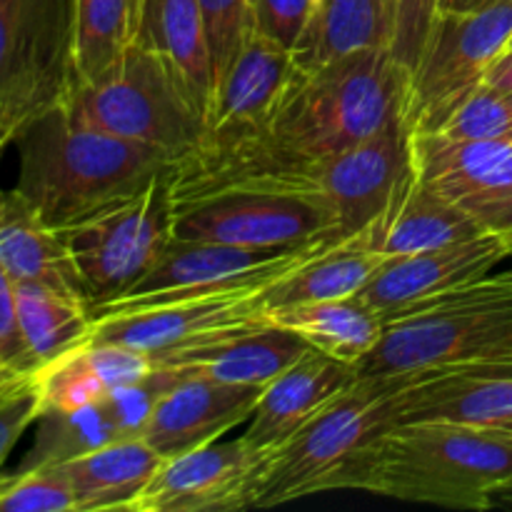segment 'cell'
Segmentation results:
<instances>
[{
    "mask_svg": "<svg viewBox=\"0 0 512 512\" xmlns=\"http://www.w3.org/2000/svg\"><path fill=\"white\" fill-rule=\"evenodd\" d=\"M18 190L58 233L138 195L170 165V155L70 120L55 108L15 138Z\"/></svg>",
    "mask_w": 512,
    "mask_h": 512,
    "instance_id": "1",
    "label": "cell"
},
{
    "mask_svg": "<svg viewBox=\"0 0 512 512\" xmlns=\"http://www.w3.org/2000/svg\"><path fill=\"white\" fill-rule=\"evenodd\" d=\"M512 483V440L495 428L418 420L390 428L370 448L350 490L440 505L453 510H493Z\"/></svg>",
    "mask_w": 512,
    "mask_h": 512,
    "instance_id": "2",
    "label": "cell"
},
{
    "mask_svg": "<svg viewBox=\"0 0 512 512\" xmlns=\"http://www.w3.org/2000/svg\"><path fill=\"white\" fill-rule=\"evenodd\" d=\"M408 98L410 73L393 53L365 50L318 68H295L265 130L285 155L315 165L405 115Z\"/></svg>",
    "mask_w": 512,
    "mask_h": 512,
    "instance_id": "3",
    "label": "cell"
},
{
    "mask_svg": "<svg viewBox=\"0 0 512 512\" xmlns=\"http://www.w3.org/2000/svg\"><path fill=\"white\" fill-rule=\"evenodd\" d=\"M415 375L358 378L283 448L263 460L250 508H275L330 490H350L375 443L400 425Z\"/></svg>",
    "mask_w": 512,
    "mask_h": 512,
    "instance_id": "4",
    "label": "cell"
},
{
    "mask_svg": "<svg viewBox=\"0 0 512 512\" xmlns=\"http://www.w3.org/2000/svg\"><path fill=\"white\" fill-rule=\"evenodd\" d=\"M512 355V268L398 310L358 378L415 375Z\"/></svg>",
    "mask_w": 512,
    "mask_h": 512,
    "instance_id": "5",
    "label": "cell"
},
{
    "mask_svg": "<svg viewBox=\"0 0 512 512\" xmlns=\"http://www.w3.org/2000/svg\"><path fill=\"white\" fill-rule=\"evenodd\" d=\"M70 120L170 155L188 153L205 133V115L185 95L168 65L128 43L110 68L78 83L65 100Z\"/></svg>",
    "mask_w": 512,
    "mask_h": 512,
    "instance_id": "6",
    "label": "cell"
},
{
    "mask_svg": "<svg viewBox=\"0 0 512 512\" xmlns=\"http://www.w3.org/2000/svg\"><path fill=\"white\" fill-rule=\"evenodd\" d=\"M78 83L75 0H0V128L20 133Z\"/></svg>",
    "mask_w": 512,
    "mask_h": 512,
    "instance_id": "7",
    "label": "cell"
},
{
    "mask_svg": "<svg viewBox=\"0 0 512 512\" xmlns=\"http://www.w3.org/2000/svg\"><path fill=\"white\" fill-rule=\"evenodd\" d=\"M165 170L130 200L63 233L88 310L128 293L173 238V198Z\"/></svg>",
    "mask_w": 512,
    "mask_h": 512,
    "instance_id": "8",
    "label": "cell"
},
{
    "mask_svg": "<svg viewBox=\"0 0 512 512\" xmlns=\"http://www.w3.org/2000/svg\"><path fill=\"white\" fill-rule=\"evenodd\" d=\"M512 38V0H488L465 13H440L410 75L405 118L413 133L443 128L460 100L478 88Z\"/></svg>",
    "mask_w": 512,
    "mask_h": 512,
    "instance_id": "9",
    "label": "cell"
},
{
    "mask_svg": "<svg viewBox=\"0 0 512 512\" xmlns=\"http://www.w3.org/2000/svg\"><path fill=\"white\" fill-rule=\"evenodd\" d=\"M333 235L293 248H248V245L175 240L165 245L153 268L120 298L90 308V318L148 308L190 295L215 293L233 285L280 280L335 243Z\"/></svg>",
    "mask_w": 512,
    "mask_h": 512,
    "instance_id": "10",
    "label": "cell"
},
{
    "mask_svg": "<svg viewBox=\"0 0 512 512\" xmlns=\"http://www.w3.org/2000/svg\"><path fill=\"white\" fill-rule=\"evenodd\" d=\"M340 238L338 213L320 190H270L223 195L173 210L175 240L293 248L315 238Z\"/></svg>",
    "mask_w": 512,
    "mask_h": 512,
    "instance_id": "11",
    "label": "cell"
},
{
    "mask_svg": "<svg viewBox=\"0 0 512 512\" xmlns=\"http://www.w3.org/2000/svg\"><path fill=\"white\" fill-rule=\"evenodd\" d=\"M273 283L275 280H260L148 308L100 315L93 318L90 340L128 345L158 360L218 335L265 323L268 313L263 308V293Z\"/></svg>",
    "mask_w": 512,
    "mask_h": 512,
    "instance_id": "12",
    "label": "cell"
},
{
    "mask_svg": "<svg viewBox=\"0 0 512 512\" xmlns=\"http://www.w3.org/2000/svg\"><path fill=\"white\" fill-rule=\"evenodd\" d=\"M413 175V128L405 115H395L370 138L315 163L320 190L338 213L340 238L383 223Z\"/></svg>",
    "mask_w": 512,
    "mask_h": 512,
    "instance_id": "13",
    "label": "cell"
},
{
    "mask_svg": "<svg viewBox=\"0 0 512 512\" xmlns=\"http://www.w3.org/2000/svg\"><path fill=\"white\" fill-rule=\"evenodd\" d=\"M415 175L512 245V140L413 133Z\"/></svg>",
    "mask_w": 512,
    "mask_h": 512,
    "instance_id": "14",
    "label": "cell"
},
{
    "mask_svg": "<svg viewBox=\"0 0 512 512\" xmlns=\"http://www.w3.org/2000/svg\"><path fill=\"white\" fill-rule=\"evenodd\" d=\"M263 458L243 438L215 440L160 463L130 512H233L250 508Z\"/></svg>",
    "mask_w": 512,
    "mask_h": 512,
    "instance_id": "15",
    "label": "cell"
},
{
    "mask_svg": "<svg viewBox=\"0 0 512 512\" xmlns=\"http://www.w3.org/2000/svg\"><path fill=\"white\" fill-rule=\"evenodd\" d=\"M260 393V385L220 383L205 375H178L150 410L143 428L145 443L163 458L215 443L228 430L248 423Z\"/></svg>",
    "mask_w": 512,
    "mask_h": 512,
    "instance_id": "16",
    "label": "cell"
},
{
    "mask_svg": "<svg viewBox=\"0 0 512 512\" xmlns=\"http://www.w3.org/2000/svg\"><path fill=\"white\" fill-rule=\"evenodd\" d=\"M175 378L178 373L155 365L145 380L115 390L113 395L90 408L78 413H43L35 420L38 430H35L33 448L25 455L20 470L65 463L100 445L143 435L155 400Z\"/></svg>",
    "mask_w": 512,
    "mask_h": 512,
    "instance_id": "17",
    "label": "cell"
},
{
    "mask_svg": "<svg viewBox=\"0 0 512 512\" xmlns=\"http://www.w3.org/2000/svg\"><path fill=\"white\" fill-rule=\"evenodd\" d=\"M508 258H512L508 240L483 233L445 248L390 258L360 295L388 320L408 305L490 275Z\"/></svg>",
    "mask_w": 512,
    "mask_h": 512,
    "instance_id": "18",
    "label": "cell"
},
{
    "mask_svg": "<svg viewBox=\"0 0 512 512\" xmlns=\"http://www.w3.org/2000/svg\"><path fill=\"white\" fill-rule=\"evenodd\" d=\"M418 420H445L478 428L512 423V355L415 373L400 423Z\"/></svg>",
    "mask_w": 512,
    "mask_h": 512,
    "instance_id": "19",
    "label": "cell"
},
{
    "mask_svg": "<svg viewBox=\"0 0 512 512\" xmlns=\"http://www.w3.org/2000/svg\"><path fill=\"white\" fill-rule=\"evenodd\" d=\"M355 380L358 373L353 365L310 348L265 385L240 438L255 455L270 458Z\"/></svg>",
    "mask_w": 512,
    "mask_h": 512,
    "instance_id": "20",
    "label": "cell"
},
{
    "mask_svg": "<svg viewBox=\"0 0 512 512\" xmlns=\"http://www.w3.org/2000/svg\"><path fill=\"white\" fill-rule=\"evenodd\" d=\"M308 350L310 345L293 330L265 320L250 328L218 335L200 345L175 350L155 360V365L178 375H205L220 383L265 388Z\"/></svg>",
    "mask_w": 512,
    "mask_h": 512,
    "instance_id": "21",
    "label": "cell"
},
{
    "mask_svg": "<svg viewBox=\"0 0 512 512\" xmlns=\"http://www.w3.org/2000/svg\"><path fill=\"white\" fill-rule=\"evenodd\" d=\"M293 70V53L255 30L215 83L203 135L220 138L265 128Z\"/></svg>",
    "mask_w": 512,
    "mask_h": 512,
    "instance_id": "22",
    "label": "cell"
},
{
    "mask_svg": "<svg viewBox=\"0 0 512 512\" xmlns=\"http://www.w3.org/2000/svg\"><path fill=\"white\" fill-rule=\"evenodd\" d=\"M130 43L163 60L195 108L208 118L215 70L198 0H138Z\"/></svg>",
    "mask_w": 512,
    "mask_h": 512,
    "instance_id": "23",
    "label": "cell"
},
{
    "mask_svg": "<svg viewBox=\"0 0 512 512\" xmlns=\"http://www.w3.org/2000/svg\"><path fill=\"white\" fill-rule=\"evenodd\" d=\"M0 265L13 283H40L85 300L65 235L50 228L18 190L0 195Z\"/></svg>",
    "mask_w": 512,
    "mask_h": 512,
    "instance_id": "24",
    "label": "cell"
},
{
    "mask_svg": "<svg viewBox=\"0 0 512 512\" xmlns=\"http://www.w3.org/2000/svg\"><path fill=\"white\" fill-rule=\"evenodd\" d=\"M380 253L375 225L360 233L340 238L320 250L315 258L295 268L285 278L275 280L263 293L265 313L290 308V305L335 300L345 295H358L373 275L388 263Z\"/></svg>",
    "mask_w": 512,
    "mask_h": 512,
    "instance_id": "25",
    "label": "cell"
},
{
    "mask_svg": "<svg viewBox=\"0 0 512 512\" xmlns=\"http://www.w3.org/2000/svg\"><path fill=\"white\" fill-rule=\"evenodd\" d=\"M163 455L143 435L115 440L65 460L78 512L128 510L158 473Z\"/></svg>",
    "mask_w": 512,
    "mask_h": 512,
    "instance_id": "26",
    "label": "cell"
},
{
    "mask_svg": "<svg viewBox=\"0 0 512 512\" xmlns=\"http://www.w3.org/2000/svg\"><path fill=\"white\" fill-rule=\"evenodd\" d=\"M393 25L395 0H318L293 48L295 68H318L365 50H390Z\"/></svg>",
    "mask_w": 512,
    "mask_h": 512,
    "instance_id": "27",
    "label": "cell"
},
{
    "mask_svg": "<svg viewBox=\"0 0 512 512\" xmlns=\"http://www.w3.org/2000/svg\"><path fill=\"white\" fill-rule=\"evenodd\" d=\"M268 320L280 328L293 330L313 350L353 368L373 353L385 333V318L360 293L290 305L268 313Z\"/></svg>",
    "mask_w": 512,
    "mask_h": 512,
    "instance_id": "28",
    "label": "cell"
},
{
    "mask_svg": "<svg viewBox=\"0 0 512 512\" xmlns=\"http://www.w3.org/2000/svg\"><path fill=\"white\" fill-rule=\"evenodd\" d=\"M385 258L425 253L488 233L465 210L413 175L383 223H375Z\"/></svg>",
    "mask_w": 512,
    "mask_h": 512,
    "instance_id": "29",
    "label": "cell"
},
{
    "mask_svg": "<svg viewBox=\"0 0 512 512\" xmlns=\"http://www.w3.org/2000/svg\"><path fill=\"white\" fill-rule=\"evenodd\" d=\"M20 333L38 370L88 343L93 333L88 303L40 283H15Z\"/></svg>",
    "mask_w": 512,
    "mask_h": 512,
    "instance_id": "30",
    "label": "cell"
},
{
    "mask_svg": "<svg viewBox=\"0 0 512 512\" xmlns=\"http://www.w3.org/2000/svg\"><path fill=\"white\" fill-rule=\"evenodd\" d=\"M135 8L138 0H75L78 83L98 78L118 60L133 38Z\"/></svg>",
    "mask_w": 512,
    "mask_h": 512,
    "instance_id": "31",
    "label": "cell"
},
{
    "mask_svg": "<svg viewBox=\"0 0 512 512\" xmlns=\"http://www.w3.org/2000/svg\"><path fill=\"white\" fill-rule=\"evenodd\" d=\"M35 385L43 400V413H78L113 395L90 358L88 343L43 365L35 373Z\"/></svg>",
    "mask_w": 512,
    "mask_h": 512,
    "instance_id": "32",
    "label": "cell"
},
{
    "mask_svg": "<svg viewBox=\"0 0 512 512\" xmlns=\"http://www.w3.org/2000/svg\"><path fill=\"white\" fill-rule=\"evenodd\" d=\"M0 512H78L63 463L0 475Z\"/></svg>",
    "mask_w": 512,
    "mask_h": 512,
    "instance_id": "33",
    "label": "cell"
},
{
    "mask_svg": "<svg viewBox=\"0 0 512 512\" xmlns=\"http://www.w3.org/2000/svg\"><path fill=\"white\" fill-rule=\"evenodd\" d=\"M440 133L463 140H512V93L480 83L460 100Z\"/></svg>",
    "mask_w": 512,
    "mask_h": 512,
    "instance_id": "34",
    "label": "cell"
},
{
    "mask_svg": "<svg viewBox=\"0 0 512 512\" xmlns=\"http://www.w3.org/2000/svg\"><path fill=\"white\" fill-rule=\"evenodd\" d=\"M213 55L215 83L255 33V0H198Z\"/></svg>",
    "mask_w": 512,
    "mask_h": 512,
    "instance_id": "35",
    "label": "cell"
},
{
    "mask_svg": "<svg viewBox=\"0 0 512 512\" xmlns=\"http://www.w3.org/2000/svg\"><path fill=\"white\" fill-rule=\"evenodd\" d=\"M38 373L15 308V283L0 265V395L30 383Z\"/></svg>",
    "mask_w": 512,
    "mask_h": 512,
    "instance_id": "36",
    "label": "cell"
},
{
    "mask_svg": "<svg viewBox=\"0 0 512 512\" xmlns=\"http://www.w3.org/2000/svg\"><path fill=\"white\" fill-rule=\"evenodd\" d=\"M440 0H395V25L390 53L413 75L433 35Z\"/></svg>",
    "mask_w": 512,
    "mask_h": 512,
    "instance_id": "37",
    "label": "cell"
},
{
    "mask_svg": "<svg viewBox=\"0 0 512 512\" xmlns=\"http://www.w3.org/2000/svg\"><path fill=\"white\" fill-rule=\"evenodd\" d=\"M315 5L318 0H255V30L293 53L313 18Z\"/></svg>",
    "mask_w": 512,
    "mask_h": 512,
    "instance_id": "38",
    "label": "cell"
},
{
    "mask_svg": "<svg viewBox=\"0 0 512 512\" xmlns=\"http://www.w3.org/2000/svg\"><path fill=\"white\" fill-rule=\"evenodd\" d=\"M40 415H43V400L35 378L15 388L13 393L0 395V470L25 430L33 428Z\"/></svg>",
    "mask_w": 512,
    "mask_h": 512,
    "instance_id": "39",
    "label": "cell"
},
{
    "mask_svg": "<svg viewBox=\"0 0 512 512\" xmlns=\"http://www.w3.org/2000/svg\"><path fill=\"white\" fill-rule=\"evenodd\" d=\"M483 83L495 85V88L510 90L512 93V50H505L493 65H490L488 75H485Z\"/></svg>",
    "mask_w": 512,
    "mask_h": 512,
    "instance_id": "40",
    "label": "cell"
},
{
    "mask_svg": "<svg viewBox=\"0 0 512 512\" xmlns=\"http://www.w3.org/2000/svg\"><path fill=\"white\" fill-rule=\"evenodd\" d=\"M488 0H440V13H465L485 5Z\"/></svg>",
    "mask_w": 512,
    "mask_h": 512,
    "instance_id": "41",
    "label": "cell"
},
{
    "mask_svg": "<svg viewBox=\"0 0 512 512\" xmlns=\"http://www.w3.org/2000/svg\"><path fill=\"white\" fill-rule=\"evenodd\" d=\"M495 430H500V433L508 435V438L512 440V423L500 425V428H495ZM493 508H512V483H510V485H505V488L500 490L498 495H495Z\"/></svg>",
    "mask_w": 512,
    "mask_h": 512,
    "instance_id": "42",
    "label": "cell"
},
{
    "mask_svg": "<svg viewBox=\"0 0 512 512\" xmlns=\"http://www.w3.org/2000/svg\"><path fill=\"white\" fill-rule=\"evenodd\" d=\"M10 143H13V140H10V138H8V135H5V130H3V128H0V155H3V150H5V148H8V145H10Z\"/></svg>",
    "mask_w": 512,
    "mask_h": 512,
    "instance_id": "43",
    "label": "cell"
},
{
    "mask_svg": "<svg viewBox=\"0 0 512 512\" xmlns=\"http://www.w3.org/2000/svg\"><path fill=\"white\" fill-rule=\"evenodd\" d=\"M505 50H512V38H510V43H508V48H505Z\"/></svg>",
    "mask_w": 512,
    "mask_h": 512,
    "instance_id": "44",
    "label": "cell"
},
{
    "mask_svg": "<svg viewBox=\"0 0 512 512\" xmlns=\"http://www.w3.org/2000/svg\"><path fill=\"white\" fill-rule=\"evenodd\" d=\"M10 393H13V390H10ZM3 395H5V393H3Z\"/></svg>",
    "mask_w": 512,
    "mask_h": 512,
    "instance_id": "45",
    "label": "cell"
}]
</instances>
